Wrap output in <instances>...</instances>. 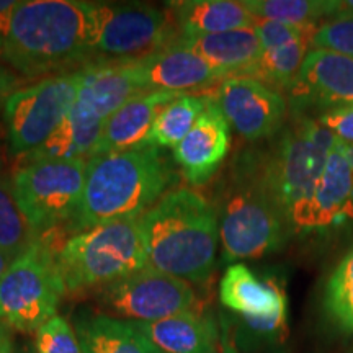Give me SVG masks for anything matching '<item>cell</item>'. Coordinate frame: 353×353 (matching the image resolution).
<instances>
[{
    "mask_svg": "<svg viewBox=\"0 0 353 353\" xmlns=\"http://www.w3.org/2000/svg\"><path fill=\"white\" fill-rule=\"evenodd\" d=\"M82 82V68L44 77L33 85L17 88L3 103L8 151L25 157L37 151L59 130L72 110Z\"/></svg>",
    "mask_w": 353,
    "mask_h": 353,
    "instance_id": "10",
    "label": "cell"
},
{
    "mask_svg": "<svg viewBox=\"0 0 353 353\" xmlns=\"http://www.w3.org/2000/svg\"><path fill=\"white\" fill-rule=\"evenodd\" d=\"M25 353H37V350H30V352H25Z\"/></svg>",
    "mask_w": 353,
    "mask_h": 353,
    "instance_id": "39",
    "label": "cell"
},
{
    "mask_svg": "<svg viewBox=\"0 0 353 353\" xmlns=\"http://www.w3.org/2000/svg\"><path fill=\"white\" fill-rule=\"evenodd\" d=\"M95 41V2L23 0L13 13L2 57L21 76H48L87 65L97 54Z\"/></svg>",
    "mask_w": 353,
    "mask_h": 353,
    "instance_id": "1",
    "label": "cell"
},
{
    "mask_svg": "<svg viewBox=\"0 0 353 353\" xmlns=\"http://www.w3.org/2000/svg\"><path fill=\"white\" fill-rule=\"evenodd\" d=\"M95 52L121 63L138 61L174 41L170 19L161 8L95 2Z\"/></svg>",
    "mask_w": 353,
    "mask_h": 353,
    "instance_id": "12",
    "label": "cell"
},
{
    "mask_svg": "<svg viewBox=\"0 0 353 353\" xmlns=\"http://www.w3.org/2000/svg\"><path fill=\"white\" fill-rule=\"evenodd\" d=\"M218 219L223 260L229 265L276 252L293 234L286 216L247 174L226 192Z\"/></svg>",
    "mask_w": 353,
    "mask_h": 353,
    "instance_id": "8",
    "label": "cell"
},
{
    "mask_svg": "<svg viewBox=\"0 0 353 353\" xmlns=\"http://www.w3.org/2000/svg\"><path fill=\"white\" fill-rule=\"evenodd\" d=\"M179 38L218 70L223 79L249 76L263 51L254 26L206 37Z\"/></svg>",
    "mask_w": 353,
    "mask_h": 353,
    "instance_id": "21",
    "label": "cell"
},
{
    "mask_svg": "<svg viewBox=\"0 0 353 353\" xmlns=\"http://www.w3.org/2000/svg\"><path fill=\"white\" fill-rule=\"evenodd\" d=\"M348 353H353V352H348Z\"/></svg>",
    "mask_w": 353,
    "mask_h": 353,
    "instance_id": "40",
    "label": "cell"
},
{
    "mask_svg": "<svg viewBox=\"0 0 353 353\" xmlns=\"http://www.w3.org/2000/svg\"><path fill=\"white\" fill-rule=\"evenodd\" d=\"M82 353H164L134 322L110 314L82 312L74 322Z\"/></svg>",
    "mask_w": 353,
    "mask_h": 353,
    "instance_id": "23",
    "label": "cell"
},
{
    "mask_svg": "<svg viewBox=\"0 0 353 353\" xmlns=\"http://www.w3.org/2000/svg\"><path fill=\"white\" fill-rule=\"evenodd\" d=\"M206 100L208 99L192 94H180L169 105H165L154 123L149 145L172 149L179 145L205 110Z\"/></svg>",
    "mask_w": 353,
    "mask_h": 353,
    "instance_id": "26",
    "label": "cell"
},
{
    "mask_svg": "<svg viewBox=\"0 0 353 353\" xmlns=\"http://www.w3.org/2000/svg\"><path fill=\"white\" fill-rule=\"evenodd\" d=\"M65 293L59 250L50 232L38 234L0 278V324L17 332L37 334L57 316Z\"/></svg>",
    "mask_w": 353,
    "mask_h": 353,
    "instance_id": "7",
    "label": "cell"
},
{
    "mask_svg": "<svg viewBox=\"0 0 353 353\" xmlns=\"http://www.w3.org/2000/svg\"><path fill=\"white\" fill-rule=\"evenodd\" d=\"M143 94L131 63H95L82 68V82L72 110L54 134L23 162L88 157L113 113Z\"/></svg>",
    "mask_w": 353,
    "mask_h": 353,
    "instance_id": "5",
    "label": "cell"
},
{
    "mask_svg": "<svg viewBox=\"0 0 353 353\" xmlns=\"http://www.w3.org/2000/svg\"><path fill=\"white\" fill-rule=\"evenodd\" d=\"M149 267L188 283L213 276L219 245L218 210L205 196L182 188L167 193L141 216Z\"/></svg>",
    "mask_w": 353,
    "mask_h": 353,
    "instance_id": "2",
    "label": "cell"
},
{
    "mask_svg": "<svg viewBox=\"0 0 353 353\" xmlns=\"http://www.w3.org/2000/svg\"><path fill=\"white\" fill-rule=\"evenodd\" d=\"M219 353H241L239 348L236 347V343H234L232 337H231V330H229L228 324L223 325V329H221V350Z\"/></svg>",
    "mask_w": 353,
    "mask_h": 353,
    "instance_id": "35",
    "label": "cell"
},
{
    "mask_svg": "<svg viewBox=\"0 0 353 353\" xmlns=\"http://www.w3.org/2000/svg\"><path fill=\"white\" fill-rule=\"evenodd\" d=\"M100 304L130 322H156L185 311H198L188 281L145 267L97 290Z\"/></svg>",
    "mask_w": 353,
    "mask_h": 353,
    "instance_id": "11",
    "label": "cell"
},
{
    "mask_svg": "<svg viewBox=\"0 0 353 353\" xmlns=\"http://www.w3.org/2000/svg\"><path fill=\"white\" fill-rule=\"evenodd\" d=\"M337 151L342 154L343 159L347 161L348 167H350L353 172V143H343V141H337Z\"/></svg>",
    "mask_w": 353,
    "mask_h": 353,
    "instance_id": "37",
    "label": "cell"
},
{
    "mask_svg": "<svg viewBox=\"0 0 353 353\" xmlns=\"http://www.w3.org/2000/svg\"><path fill=\"white\" fill-rule=\"evenodd\" d=\"M293 114L319 117L353 105V57L327 50H311L290 87Z\"/></svg>",
    "mask_w": 353,
    "mask_h": 353,
    "instance_id": "15",
    "label": "cell"
},
{
    "mask_svg": "<svg viewBox=\"0 0 353 353\" xmlns=\"http://www.w3.org/2000/svg\"><path fill=\"white\" fill-rule=\"evenodd\" d=\"M255 19L290 25H321L332 17L334 0H242Z\"/></svg>",
    "mask_w": 353,
    "mask_h": 353,
    "instance_id": "27",
    "label": "cell"
},
{
    "mask_svg": "<svg viewBox=\"0 0 353 353\" xmlns=\"http://www.w3.org/2000/svg\"><path fill=\"white\" fill-rule=\"evenodd\" d=\"M317 26L319 25H290L255 19L254 30L257 32L260 43H262V50H268V48L296 41V39L307 37V34H314Z\"/></svg>",
    "mask_w": 353,
    "mask_h": 353,
    "instance_id": "31",
    "label": "cell"
},
{
    "mask_svg": "<svg viewBox=\"0 0 353 353\" xmlns=\"http://www.w3.org/2000/svg\"><path fill=\"white\" fill-rule=\"evenodd\" d=\"M221 304L260 341H278L288 324V298L278 281L263 280L245 263H231L219 281Z\"/></svg>",
    "mask_w": 353,
    "mask_h": 353,
    "instance_id": "13",
    "label": "cell"
},
{
    "mask_svg": "<svg viewBox=\"0 0 353 353\" xmlns=\"http://www.w3.org/2000/svg\"><path fill=\"white\" fill-rule=\"evenodd\" d=\"M0 353H15V345H13V337L10 329L0 324Z\"/></svg>",
    "mask_w": 353,
    "mask_h": 353,
    "instance_id": "36",
    "label": "cell"
},
{
    "mask_svg": "<svg viewBox=\"0 0 353 353\" xmlns=\"http://www.w3.org/2000/svg\"><path fill=\"white\" fill-rule=\"evenodd\" d=\"M148 265L141 216L74 234L59 250L65 291L72 294L99 290Z\"/></svg>",
    "mask_w": 353,
    "mask_h": 353,
    "instance_id": "6",
    "label": "cell"
},
{
    "mask_svg": "<svg viewBox=\"0 0 353 353\" xmlns=\"http://www.w3.org/2000/svg\"><path fill=\"white\" fill-rule=\"evenodd\" d=\"M321 309L330 329L343 337H353V247L327 276Z\"/></svg>",
    "mask_w": 353,
    "mask_h": 353,
    "instance_id": "25",
    "label": "cell"
},
{
    "mask_svg": "<svg viewBox=\"0 0 353 353\" xmlns=\"http://www.w3.org/2000/svg\"><path fill=\"white\" fill-rule=\"evenodd\" d=\"M214 100L229 126L250 143L276 136L285 128L288 114L285 97L257 79H224Z\"/></svg>",
    "mask_w": 353,
    "mask_h": 353,
    "instance_id": "14",
    "label": "cell"
},
{
    "mask_svg": "<svg viewBox=\"0 0 353 353\" xmlns=\"http://www.w3.org/2000/svg\"><path fill=\"white\" fill-rule=\"evenodd\" d=\"M353 219V172L337 148L329 154L314 190L290 213L293 234H322Z\"/></svg>",
    "mask_w": 353,
    "mask_h": 353,
    "instance_id": "16",
    "label": "cell"
},
{
    "mask_svg": "<svg viewBox=\"0 0 353 353\" xmlns=\"http://www.w3.org/2000/svg\"><path fill=\"white\" fill-rule=\"evenodd\" d=\"M37 234L17 205L12 192V182L0 174V250L12 257L23 252Z\"/></svg>",
    "mask_w": 353,
    "mask_h": 353,
    "instance_id": "28",
    "label": "cell"
},
{
    "mask_svg": "<svg viewBox=\"0 0 353 353\" xmlns=\"http://www.w3.org/2000/svg\"><path fill=\"white\" fill-rule=\"evenodd\" d=\"M312 50H327L353 57V15L322 21L312 38Z\"/></svg>",
    "mask_w": 353,
    "mask_h": 353,
    "instance_id": "30",
    "label": "cell"
},
{
    "mask_svg": "<svg viewBox=\"0 0 353 353\" xmlns=\"http://www.w3.org/2000/svg\"><path fill=\"white\" fill-rule=\"evenodd\" d=\"M229 128L216 100H206L195 125L182 143L172 149L175 162L190 183H206L218 172L231 145Z\"/></svg>",
    "mask_w": 353,
    "mask_h": 353,
    "instance_id": "18",
    "label": "cell"
},
{
    "mask_svg": "<svg viewBox=\"0 0 353 353\" xmlns=\"http://www.w3.org/2000/svg\"><path fill=\"white\" fill-rule=\"evenodd\" d=\"M37 353H82L77 334L64 316L57 314L37 332Z\"/></svg>",
    "mask_w": 353,
    "mask_h": 353,
    "instance_id": "29",
    "label": "cell"
},
{
    "mask_svg": "<svg viewBox=\"0 0 353 353\" xmlns=\"http://www.w3.org/2000/svg\"><path fill=\"white\" fill-rule=\"evenodd\" d=\"M17 6H19V2H15V0H0V56L6 48L8 33H10L12 19Z\"/></svg>",
    "mask_w": 353,
    "mask_h": 353,
    "instance_id": "33",
    "label": "cell"
},
{
    "mask_svg": "<svg viewBox=\"0 0 353 353\" xmlns=\"http://www.w3.org/2000/svg\"><path fill=\"white\" fill-rule=\"evenodd\" d=\"M179 95V92H143L132 97L107 121L88 157L149 145L159 113Z\"/></svg>",
    "mask_w": 353,
    "mask_h": 353,
    "instance_id": "19",
    "label": "cell"
},
{
    "mask_svg": "<svg viewBox=\"0 0 353 353\" xmlns=\"http://www.w3.org/2000/svg\"><path fill=\"white\" fill-rule=\"evenodd\" d=\"M337 141L316 117L293 114V120L280 131V138L259 164L247 165V175L290 223L291 210L311 195Z\"/></svg>",
    "mask_w": 353,
    "mask_h": 353,
    "instance_id": "4",
    "label": "cell"
},
{
    "mask_svg": "<svg viewBox=\"0 0 353 353\" xmlns=\"http://www.w3.org/2000/svg\"><path fill=\"white\" fill-rule=\"evenodd\" d=\"M87 159L23 162L10 176L17 205L37 234L76 218L85 185Z\"/></svg>",
    "mask_w": 353,
    "mask_h": 353,
    "instance_id": "9",
    "label": "cell"
},
{
    "mask_svg": "<svg viewBox=\"0 0 353 353\" xmlns=\"http://www.w3.org/2000/svg\"><path fill=\"white\" fill-rule=\"evenodd\" d=\"M132 72L143 92H179L208 87L223 76L176 38L161 50L131 61Z\"/></svg>",
    "mask_w": 353,
    "mask_h": 353,
    "instance_id": "17",
    "label": "cell"
},
{
    "mask_svg": "<svg viewBox=\"0 0 353 353\" xmlns=\"http://www.w3.org/2000/svg\"><path fill=\"white\" fill-rule=\"evenodd\" d=\"M17 83H19V79L15 74L0 65V107L17 90Z\"/></svg>",
    "mask_w": 353,
    "mask_h": 353,
    "instance_id": "34",
    "label": "cell"
},
{
    "mask_svg": "<svg viewBox=\"0 0 353 353\" xmlns=\"http://www.w3.org/2000/svg\"><path fill=\"white\" fill-rule=\"evenodd\" d=\"M322 126L332 131L335 138L343 143H353V105H345L317 117Z\"/></svg>",
    "mask_w": 353,
    "mask_h": 353,
    "instance_id": "32",
    "label": "cell"
},
{
    "mask_svg": "<svg viewBox=\"0 0 353 353\" xmlns=\"http://www.w3.org/2000/svg\"><path fill=\"white\" fill-rule=\"evenodd\" d=\"M170 182V167L154 145L88 157L72 228L82 232L112 221L139 218L162 198Z\"/></svg>",
    "mask_w": 353,
    "mask_h": 353,
    "instance_id": "3",
    "label": "cell"
},
{
    "mask_svg": "<svg viewBox=\"0 0 353 353\" xmlns=\"http://www.w3.org/2000/svg\"><path fill=\"white\" fill-rule=\"evenodd\" d=\"M180 37H206L250 28L255 17L236 0H183L169 3Z\"/></svg>",
    "mask_w": 353,
    "mask_h": 353,
    "instance_id": "22",
    "label": "cell"
},
{
    "mask_svg": "<svg viewBox=\"0 0 353 353\" xmlns=\"http://www.w3.org/2000/svg\"><path fill=\"white\" fill-rule=\"evenodd\" d=\"M312 38L314 34H307L281 46L268 48L262 51V56L250 70L249 76L263 82L265 85L272 87L273 90H290L296 79L299 69L306 59L307 52L312 50Z\"/></svg>",
    "mask_w": 353,
    "mask_h": 353,
    "instance_id": "24",
    "label": "cell"
},
{
    "mask_svg": "<svg viewBox=\"0 0 353 353\" xmlns=\"http://www.w3.org/2000/svg\"><path fill=\"white\" fill-rule=\"evenodd\" d=\"M13 259H15V257H12V255H8V254L2 252V250H0V278L3 276V273L7 272V268L10 267V263H12Z\"/></svg>",
    "mask_w": 353,
    "mask_h": 353,
    "instance_id": "38",
    "label": "cell"
},
{
    "mask_svg": "<svg viewBox=\"0 0 353 353\" xmlns=\"http://www.w3.org/2000/svg\"><path fill=\"white\" fill-rule=\"evenodd\" d=\"M145 337L164 353H219L221 329L201 309L185 311L156 322H134Z\"/></svg>",
    "mask_w": 353,
    "mask_h": 353,
    "instance_id": "20",
    "label": "cell"
}]
</instances>
